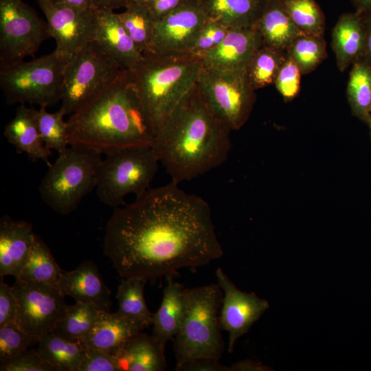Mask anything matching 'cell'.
Here are the masks:
<instances>
[{"mask_svg":"<svg viewBox=\"0 0 371 371\" xmlns=\"http://www.w3.org/2000/svg\"><path fill=\"white\" fill-rule=\"evenodd\" d=\"M178 185L149 188L110 217L103 252L122 278L172 277L223 256L208 203Z\"/></svg>","mask_w":371,"mask_h":371,"instance_id":"cell-1","label":"cell"},{"mask_svg":"<svg viewBox=\"0 0 371 371\" xmlns=\"http://www.w3.org/2000/svg\"><path fill=\"white\" fill-rule=\"evenodd\" d=\"M231 131L205 103L196 84L154 138L153 146L171 181H191L223 165Z\"/></svg>","mask_w":371,"mask_h":371,"instance_id":"cell-2","label":"cell"},{"mask_svg":"<svg viewBox=\"0 0 371 371\" xmlns=\"http://www.w3.org/2000/svg\"><path fill=\"white\" fill-rule=\"evenodd\" d=\"M67 124L69 146L104 155L124 148L152 146L155 137L127 69L71 114Z\"/></svg>","mask_w":371,"mask_h":371,"instance_id":"cell-3","label":"cell"},{"mask_svg":"<svg viewBox=\"0 0 371 371\" xmlns=\"http://www.w3.org/2000/svg\"><path fill=\"white\" fill-rule=\"evenodd\" d=\"M202 64L190 52L147 53L130 70L154 136L196 84Z\"/></svg>","mask_w":371,"mask_h":371,"instance_id":"cell-4","label":"cell"},{"mask_svg":"<svg viewBox=\"0 0 371 371\" xmlns=\"http://www.w3.org/2000/svg\"><path fill=\"white\" fill-rule=\"evenodd\" d=\"M185 311L173 348L177 364L197 359L218 361L225 343L218 311L223 291L217 284L184 289Z\"/></svg>","mask_w":371,"mask_h":371,"instance_id":"cell-5","label":"cell"},{"mask_svg":"<svg viewBox=\"0 0 371 371\" xmlns=\"http://www.w3.org/2000/svg\"><path fill=\"white\" fill-rule=\"evenodd\" d=\"M102 154L82 146H69L43 177L38 190L43 201L53 211L67 215L95 188Z\"/></svg>","mask_w":371,"mask_h":371,"instance_id":"cell-6","label":"cell"},{"mask_svg":"<svg viewBox=\"0 0 371 371\" xmlns=\"http://www.w3.org/2000/svg\"><path fill=\"white\" fill-rule=\"evenodd\" d=\"M159 163L153 145L124 148L105 155L98 172V198L117 208L124 204L128 194L140 196L150 188Z\"/></svg>","mask_w":371,"mask_h":371,"instance_id":"cell-7","label":"cell"},{"mask_svg":"<svg viewBox=\"0 0 371 371\" xmlns=\"http://www.w3.org/2000/svg\"><path fill=\"white\" fill-rule=\"evenodd\" d=\"M68 59L54 50L29 61L0 66V87L6 102L47 107L60 101Z\"/></svg>","mask_w":371,"mask_h":371,"instance_id":"cell-8","label":"cell"},{"mask_svg":"<svg viewBox=\"0 0 371 371\" xmlns=\"http://www.w3.org/2000/svg\"><path fill=\"white\" fill-rule=\"evenodd\" d=\"M196 85L208 109L231 131L245 124L256 100V90L245 71L223 70L202 64Z\"/></svg>","mask_w":371,"mask_h":371,"instance_id":"cell-9","label":"cell"},{"mask_svg":"<svg viewBox=\"0 0 371 371\" xmlns=\"http://www.w3.org/2000/svg\"><path fill=\"white\" fill-rule=\"evenodd\" d=\"M122 70L95 41L91 42L67 61L60 109L70 115Z\"/></svg>","mask_w":371,"mask_h":371,"instance_id":"cell-10","label":"cell"},{"mask_svg":"<svg viewBox=\"0 0 371 371\" xmlns=\"http://www.w3.org/2000/svg\"><path fill=\"white\" fill-rule=\"evenodd\" d=\"M50 37L47 23L22 0H0V66L34 56Z\"/></svg>","mask_w":371,"mask_h":371,"instance_id":"cell-11","label":"cell"},{"mask_svg":"<svg viewBox=\"0 0 371 371\" xmlns=\"http://www.w3.org/2000/svg\"><path fill=\"white\" fill-rule=\"evenodd\" d=\"M18 303L16 324L39 339L54 330L68 305L58 286L15 279L12 286Z\"/></svg>","mask_w":371,"mask_h":371,"instance_id":"cell-12","label":"cell"},{"mask_svg":"<svg viewBox=\"0 0 371 371\" xmlns=\"http://www.w3.org/2000/svg\"><path fill=\"white\" fill-rule=\"evenodd\" d=\"M47 19L49 33L56 44L54 49L69 58L95 40L98 9L80 8L52 0H38Z\"/></svg>","mask_w":371,"mask_h":371,"instance_id":"cell-13","label":"cell"},{"mask_svg":"<svg viewBox=\"0 0 371 371\" xmlns=\"http://www.w3.org/2000/svg\"><path fill=\"white\" fill-rule=\"evenodd\" d=\"M207 19L201 0H187L155 22L148 53L190 52Z\"/></svg>","mask_w":371,"mask_h":371,"instance_id":"cell-14","label":"cell"},{"mask_svg":"<svg viewBox=\"0 0 371 371\" xmlns=\"http://www.w3.org/2000/svg\"><path fill=\"white\" fill-rule=\"evenodd\" d=\"M216 276L223 291L220 326L229 335L227 350L232 353L237 339L248 332L269 308V304L254 293L240 291L221 268H217Z\"/></svg>","mask_w":371,"mask_h":371,"instance_id":"cell-15","label":"cell"},{"mask_svg":"<svg viewBox=\"0 0 371 371\" xmlns=\"http://www.w3.org/2000/svg\"><path fill=\"white\" fill-rule=\"evenodd\" d=\"M262 43L255 27L229 29L224 40L201 58L205 66L223 70L245 71Z\"/></svg>","mask_w":371,"mask_h":371,"instance_id":"cell-16","label":"cell"},{"mask_svg":"<svg viewBox=\"0 0 371 371\" xmlns=\"http://www.w3.org/2000/svg\"><path fill=\"white\" fill-rule=\"evenodd\" d=\"M36 234L32 225L8 215L0 219V278L18 277L25 265Z\"/></svg>","mask_w":371,"mask_h":371,"instance_id":"cell-17","label":"cell"},{"mask_svg":"<svg viewBox=\"0 0 371 371\" xmlns=\"http://www.w3.org/2000/svg\"><path fill=\"white\" fill-rule=\"evenodd\" d=\"M58 286L65 297L69 296L77 302L92 304L101 310L110 311L111 291L92 261L86 260L71 271H63Z\"/></svg>","mask_w":371,"mask_h":371,"instance_id":"cell-18","label":"cell"},{"mask_svg":"<svg viewBox=\"0 0 371 371\" xmlns=\"http://www.w3.org/2000/svg\"><path fill=\"white\" fill-rule=\"evenodd\" d=\"M94 41L122 69L132 70L143 58L114 10H98Z\"/></svg>","mask_w":371,"mask_h":371,"instance_id":"cell-19","label":"cell"},{"mask_svg":"<svg viewBox=\"0 0 371 371\" xmlns=\"http://www.w3.org/2000/svg\"><path fill=\"white\" fill-rule=\"evenodd\" d=\"M34 111V107L20 104L14 117L5 125L3 135L18 153H25L31 161L42 160L49 166L52 152L40 135Z\"/></svg>","mask_w":371,"mask_h":371,"instance_id":"cell-20","label":"cell"},{"mask_svg":"<svg viewBox=\"0 0 371 371\" xmlns=\"http://www.w3.org/2000/svg\"><path fill=\"white\" fill-rule=\"evenodd\" d=\"M165 346L142 331L130 338L114 355L119 371H163Z\"/></svg>","mask_w":371,"mask_h":371,"instance_id":"cell-21","label":"cell"},{"mask_svg":"<svg viewBox=\"0 0 371 371\" xmlns=\"http://www.w3.org/2000/svg\"><path fill=\"white\" fill-rule=\"evenodd\" d=\"M365 46L361 15L356 11L341 15L332 31V48L339 71H344L350 65L362 60Z\"/></svg>","mask_w":371,"mask_h":371,"instance_id":"cell-22","label":"cell"},{"mask_svg":"<svg viewBox=\"0 0 371 371\" xmlns=\"http://www.w3.org/2000/svg\"><path fill=\"white\" fill-rule=\"evenodd\" d=\"M140 331L137 325L117 312L100 310L93 328L80 342L85 348L115 355L130 338Z\"/></svg>","mask_w":371,"mask_h":371,"instance_id":"cell-23","label":"cell"},{"mask_svg":"<svg viewBox=\"0 0 371 371\" xmlns=\"http://www.w3.org/2000/svg\"><path fill=\"white\" fill-rule=\"evenodd\" d=\"M168 278L161 305L153 315V335L164 346L179 331L185 311L183 286Z\"/></svg>","mask_w":371,"mask_h":371,"instance_id":"cell-24","label":"cell"},{"mask_svg":"<svg viewBox=\"0 0 371 371\" xmlns=\"http://www.w3.org/2000/svg\"><path fill=\"white\" fill-rule=\"evenodd\" d=\"M254 27L263 44L283 50L303 34L284 10L282 0H268Z\"/></svg>","mask_w":371,"mask_h":371,"instance_id":"cell-25","label":"cell"},{"mask_svg":"<svg viewBox=\"0 0 371 371\" xmlns=\"http://www.w3.org/2000/svg\"><path fill=\"white\" fill-rule=\"evenodd\" d=\"M207 17L229 29L254 27L268 0H201Z\"/></svg>","mask_w":371,"mask_h":371,"instance_id":"cell-26","label":"cell"},{"mask_svg":"<svg viewBox=\"0 0 371 371\" xmlns=\"http://www.w3.org/2000/svg\"><path fill=\"white\" fill-rule=\"evenodd\" d=\"M37 344L41 357L58 371H78L86 350L80 341L67 339L54 331L41 337Z\"/></svg>","mask_w":371,"mask_h":371,"instance_id":"cell-27","label":"cell"},{"mask_svg":"<svg viewBox=\"0 0 371 371\" xmlns=\"http://www.w3.org/2000/svg\"><path fill=\"white\" fill-rule=\"evenodd\" d=\"M147 280L137 277L124 278L120 283L116 299L117 313L128 319L142 331L152 325L153 313L146 305L144 288Z\"/></svg>","mask_w":371,"mask_h":371,"instance_id":"cell-28","label":"cell"},{"mask_svg":"<svg viewBox=\"0 0 371 371\" xmlns=\"http://www.w3.org/2000/svg\"><path fill=\"white\" fill-rule=\"evenodd\" d=\"M63 271L48 246L36 235L27 261L15 279L58 286Z\"/></svg>","mask_w":371,"mask_h":371,"instance_id":"cell-29","label":"cell"},{"mask_svg":"<svg viewBox=\"0 0 371 371\" xmlns=\"http://www.w3.org/2000/svg\"><path fill=\"white\" fill-rule=\"evenodd\" d=\"M287 51L262 43L249 60L245 73L256 91L273 84L287 57Z\"/></svg>","mask_w":371,"mask_h":371,"instance_id":"cell-30","label":"cell"},{"mask_svg":"<svg viewBox=\"0 0 371 371\" xmlns=\"http://www.w3.org/2000/svg\"><path fill=\"white\" fill-rule=\"evenodd\" d=\"M346 93L352 114L366 123L371 115V66L364 60L352 65Z\"/></svg>","mask_w":371,"mask_h":371,"instance_id":"cell-31","label":"cell"},{"mask_svg":"<svg viewBox=\"0 0 371 371\" xmlns=\"http://www.w3.org/2000/svg\"><path fill=\"white\" fill-rule=\"evenodd\" d=\"M119 17L142 54L150 49L156 20L146 3L130 1Z\"/></svg>","mask_w":371,"mask_h":371,"instance_id":"cell-32","label":"cell"},{"mask_svg":"<svg viewBox=\"0 0 371 371\" xmlns=\"http://www.w3.org/2000/svg\"><path fill=\"white\" fill-rule=\"evenodd\" d=\"M100 310L92 304L76 302L68 305L65 315L54 331L67 339L81 341L93 328Z\"/></svg>","mask_w":371,"mask_h":371,"instance_id":"cell-33","label":"cell"},{"mask_svg":"<svg viewBox=\"0 0 371 371\" xmlns=\"http://www.w3.org/2000/svg\"><path fill=\"white\" fill-rule=\"evenodd\" d=\"M282 3L288 15L302 33L323 36L325 18L315 0H282Z\"/></svg>","mask_w":371,"mask_h":371,"instance_id":"cell-34","label":"cell"},{"mask_svg":"<svg viewBox=\"0 0 371 371\" xmlns=\"http://www.w3.org/2000/svg\"><path fill=\"white\" fill-rule=\"evenodd\" d=\"M286 51L303 75L315 70L326 57V45L323 36L301 34Z\"/></svg>","mask_w":371,"mask_h":371,"instance_id":"cell-35","label":"cell"},{"mask_svg":"<svg viewBox=\"0 0 371 371\" xmlns=\"http://www.w3.org/2000/svg\"><path fill=\"white\" fill-rule=\"evenodd\" d=\"M41 106L34 111L38 131L45 146L49 150L60 153L69 145L65 113L60 109L55 113L48 112Z\"/></svg>","mask_w":371,"mask_h":371,"instance_id":"cell-36","label":"cell"},{"mask_svg":"<svg viewBox=\"0 0 371 371\" xmlns=\"http://www.w3.org/2000/svg\"><path fill=\"white\" fill-rule=\"evenodd\" d=\"M38 339L24 331L16 323L0 327V362L30 349Z\"/></svg>","mask_w":371,"mask_h":371,"instance_id":"cell-37","label":"cell"},{"mask_svg":"<svg viewBox=\"0 0 371 371\" xmlns=\"http://www.w3.org/2000/svg\"><path fill=\"white\" fill-rule=\"evenodd\" d=\"M301 75L299 67L287 54L273 83L284 101H291L298 94L300 89Z\"/></svg>","mask_w":371,"mask_h":371,"instance_id":"cell-38","label":"cell"},{"mask_svg":"<svg viewBox=\"0 0 371 371\" xmlns=\"http://www.w3.org/2000/svg\"><path fill=\"white\" fill-rule=\"evenodd\" d=\"M1 371H58L45 361L37 349H28L16 357L0 362Z\"/></svg>","mask_w":371,"mask_h":371,"instance_id":"cell-39","label":"cell"},{"mask_svg":"<svg viewBox=\"0 0 371 371\" xmlns=\"http://www.w3.org/2000/svg\"><path fill=\"white\" fill-rule=\"evenodd\" d=\"M229 30L218 22L208 18L190 52L201 57L217 47L224 40Z\"/></svg>","mask_w":371,"mask_h":371,"instance_id":"cell-40","label":"cell"},{"mask_svg":"<svg viewBox=\"0 0 371 371\" xmlns=\"http://www.w3.org/2000/svg\"><path fill=\"white\" fill-rule=\"evenodd\" d=\"M78 371H119L114 355L106 352L86 348Z\"/></svg>","mask_w":371,"mask_h":371,"instance_id":"cell-41","label":"cell"},{"mask_svg":"<svg viewBox=\"0 0 371 371\" xmlns=\"http://www.w3.org/2000/svg\"><path fill=\"white\" fill-rule=\"evenodd\" d=\"M18 303L12 286L0 282V327L16 323Z\"/></svg>","mask_w":371,"mask_h":371,"instance_id":"cell-42","label":"cell"},{"mask_svg":"<svg viewBox=\"0 0 371 371\" xmlns=\"http://www.w3.org/2000/svg\"><path fill=\"white\" fill-rule=\"evenodd\" d=\"M177 371H229V367L218 361L209 359H197L177 364Z\"/></svg>","mask_w":371,"mask_h":371,"instance_id":"cell-43","label":"cell"},{"mask_svg":"<svg viewBox=\"0 0 371 371\" xmlns=\"http://www.w3.org/2000/svg\"><path fill=\"white\" fill-rule=\"evenodd\" d=\"M187 0H148L146 5L156 21L167 16Z\"/></svg>","mask_w":371,"mask_h":371,"instance_id":"cell-44","label":"cell"},{"mask_svg":"<svg viewBox=\"0 0 371 371\" xmlns=\"http://www.w3.org/2000/svg\"><path fill=\"white\" fill-rule=\"evenodd\" d=\"M360 14L362 17L366 35L365 52L362 60L371 66V12Z\"/></svg>","mask_w":371,"mask_h":371,"instance_id":"cell-45","label":"cell"},{"mask_svg":"<svg viewBox=\"0 0 371 371\" xmlns=\"http://www.w3.org/2000/svg\"><path fill=\"white\" fill-rule=\"evenodd\" d=\"M93 7L98 10H114L121 7L125 8L130 0H92Z\"/></svg>","mask_w":371,"mask_h":371,"instance_id":"cell-46","label":"cell"},{"mask_svg":"<svg viewBox=\"0 0 371 371\" xmlns=\"http://www.w3.org/2000/svg\"><path fill=\"white\" fill-rule=\"evenodd\" d=\"M266 367L262 366L259 363L252 361H242L234 363L231 367H229V371L239 370H264Z\"/></svg>","mask_w":371,"mask_h":371,"instance_id":"cell-47","label":"cell"},{"mask_svg":"<svg viewBox=\"0 0 371 371\" xmlns=\"http://www.w3.org/2000/svg\"><path fill=\"white\" fill-rule=\"evenodd\" d=\"M54 2L63 3L80 8H94L92 0H52Z\"/></svg>","mask_w":371,"mask_h":371,"instance_id":"cell-48","label":"cell"},{"mask_svg":"<svg viewBox=\"0 0 371 371\" xmlns=\"http://www.w3.org/2000/svg\"><path fill=\"white\" fill-rule=\"evenodd\" d=\"M356 12L363 14L371 12V0H351Z\"/></svg>","mask_w":371,"mask_h":371,"instance_id":"cell-49","label":"cell"},{"mask_svg":"<svg viewBox=\"0 0 371 371\" xmlns=\"http://www.w3.org/2000/svg\"><path fill=\"white\" fill-rule=\"evenodd\" d=\"M366 124H367V125H368V127H369L370 132V135H371V115H370V117H368V120L366 121Z\"/></svg>","mask_w":371,"mask_h":371,"instance_id":"cell-50","label":"cell"},{"mask_svg":"<svg viewBox=\"0 0 371 371\" xmlns=\"http://www.w3.org/2000/svg\"><path fill=\"white\" fill-rule=\"evenodd\" d=\"M130 1L139 3H146L148 0H130Z\"/></svg>","mask_w":371,"mask_h":371,"instance_id":"cell-51","label":"cell"}]
</instances>
